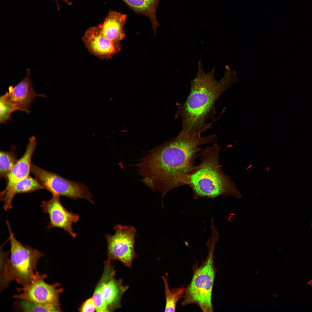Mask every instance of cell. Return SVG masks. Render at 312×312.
I'll return each mask as SVG.
<instances>
[{
    "instance_id": "cell-20",
    "label": "cell",
    "mask_w": 312,
    "mask_h": 312,
    "mask_svg": "<svg viewBox=\"0 0 312 312\" xmlns=\"http://www.w3.org/2000/svg\"><path fill=\"white\" fill-rule=\"evenodd\" d=\"M16 309L25 312H58L54 308L43 306L24 300L18 299L14 303Z\"/></svg>"
},
{
    "instance_id": "cell-21",
    "label": "cell",
    "mask_w": 312,
    "mask_h": 312,
    "mask_svg": "<svg viewBox=\"0 0 312 312\" xmlns=\"http://www.w3.org/2000/svg\"><path fill=\"white\" fill-rule=\"evenodd\" d=\"M0 123H6V121L9 120L11 114L14 111L18 110L15 105L5 101L2 96L0 98Z\"/></svg>"
},
{
    "instance_id": "cell-12",
    "label": "cell",
    "mask_w": 312,
    "mask_h": 312,
    "mask_svg": "<svg viewBox=\"0 0 312 312\" xmlns=\"http://www.w3.org/2000/svg\"><path fill=\"white\" fill-rule=\"evenodd\" d=\"M29 140L23 155L18 160L8 175L6 187L1 194L8 192L17 182L30 175L31 159L37 142L34 136L30 137Z\"/></svg>"
},
{
    "instance_id": "cell-14",
    "label": "cell",
    "mask_w": 312,
    "mask_h": 312,
    "mask_svg": "<svg viewBox=\"0 0 312 312\" xmlns=\"http://www.w3.org/2000/svg\"><path fill=\"white\" fill-rule=\"evenodd\" d=\"M43 189L45 188L40 182L29 175L17 182L8 192L0 194L3 208L6 211L12 208L13 200L16 194L31 193Z\"/></svg>"
},
{
    "instance_id": "cell-6",
    "label": "cell",
    "mask_w": 312,
    "mask_h": 312,
    "mask_svg": "<svg viewBox=\"0 0 312 312\" xmlns=\"http://www.w3.org/2000/svg\"><path fill=\"white\" fill-rule=\"evenodd\" d=\"M31 172L52 194L70 198L76 200L83 198L91 203L92 196L88 187L79 182L66 179L56 173L43 169L31 163Z\"/></svg>"
},
{
    "instance_id": "cell-5",
    "label": "cell",
    "mask_w": 312,
    "mask_h": 312,
    "mask_svg": "<svg viewBox=\"0 0 312 312\" xmlns=\"http://www.w3.org/2000/svg\"><path fill=\"white\" fill-rule=\"evenodd\" d=\"M219 235L216 228L206 244L208 252L206 259L194 269L190 283L185 289L182 305H197L203 312H212V294L216 270L214 264V253Z\"/></svg>"
},
{
    "instance_id": "cell-11",
    "label": "cell",
    "mask_w": 312,
    "mask_h": 312,
    "mask_svg": "<svg viewBox=\"0 0 312 312\" xmlns=\"http://www.w3.org/2000/svg\"><path fill=\"white\" fill-rule=\"evenodd\" d=\"M82 40L88 51L100 59L110 58L120 50L119 43L115 42L104 36L98 25L88 28Z\"/></svg>"
},
{
    "instance_id": "cell-2",
    "label": "cell",
    "mask_w": 312,
    "mask_h": 312,
    "mask_svg": "<svg viewBox=\"0 0 312 312\" xmlns=\"http://www.w3.org/2000/svg\"><path fill=\"white\" fill-rule=\"evenodd\" d=\"M222 79L217 81L214 77L215 68L205 73L200 61L198 62L195 77L191 82L190 90L187 99L178 105L176 116L182 119L181 131L185 133H203L210 129L216 113L215 105L218 98L235 81V72L227 66Z\"/></svg>"
},
{
    "instance_id": "cell-13",
    "label": "cell",
    "mask_w": 312,
    "mask_h": 312,
    "mask_svg": "<svg viewBox=\"0 0 312 312\" xmlns=\"http://www.w3.org/2000/svg\"><path fill=\"white\" fill-rule=\"evenodd\" d=\"M126 14L110 10L103 21L98 25L102 34L117 43L125 37L123 27L126 23Z\"/></svg>"
},
{
    "instance_id": "cell-24",
    "label": "cell",
    "mask_w": 312,
    "mask_h": 312,
    "mask_svg": "<svg viewBox=\"0 0 312 312\" xmlns=\"http://www.w3.org/2000/svg\"><path fill=\"white\" fill-rule=\"evenodd\" d=\"M62 0V1H65V0Z\"/></svg>"
},
{
    "instance_id": "cell-22",
    "label": "cell",
    "mask_w": 312,
    "mask_h": 312,
    "mask_svg": "<svg viewBox=\"0 0 312 312\" xmlns=\"http://www.w3.org/2000/svg\"><path fill=\"white\" fill-rule=\"evenodd\" d=\"M79 310L82 312H94L96 311L95 306L92 298H89L85 301Z\"/></svg>"
},
{
    "instance_id": "cell-15",
    "label": "cell",
    "mask_w": 312,
    "mask_h": 312,
    "mask_svg": "<svg viewBox=\"0 0 312 312\" xmlns=\"http://www.w3.org/2000/svg\"><path fill=\"white\" fill-rule=\"evenodd\" d=\"M129 287L124 285L121 279L112 277L105 283L103 290V295L109 311H113L121 307V300L124 294Z\"/></svg>"
},
{
    "instance_id": "cell-9",
    "label": "cell",
    "mask_w": 312,
    "mask_h": 312,
    "mask_svg": "<svg viewBox=\"0 0 312 312\" xmlns=\"http://www.w3.org/2000/svg\"><path fill=\"white\" fill-rule=\"evenodd\" d=\"M59 198V196L52 194L50 199L42 202L40 207L43 213L48 215L49 220L47 228L48 229L55 227L63 229L75 238L77 235L73 231L72 224L78 222L79 216L67 210Z\"/></svg>"
},
{
    "instance_id": "cell-10",
    "label": "cell",
    "mask_w": 312,
    "mask_h": 312,
    "mask_svg": "<svg viewBox=\"0 0 312 312\" xmlns=\"http://www.w3.org/2000/svg\"><path fill=\"white\" fill-rule=\"evenodd\" d=\"M30 70L27 69L25 77L14 87L10 86L8 91L2 96L7 102L16 106L18 110L30 113V106L35 98L46 97L44 94H39L34 90L31 79L29 78Z\"/></svg>"
},
{
    "instance_id": "cell-19",
    "label": "cell",
    "mask_w": 312,
    "mask_h": 312,
    "mask_svg": "<svg viewBox=\"0 0 312 312\" xmlns=\"http://www.w3.org/2000/svg\"><path fill=\"white\" fill-rule=\"evenodd\" d=\"M16 147L12 144L8 151L0 152V177L6 181L14 164L18 160Z\"/></svg>"
},
{
    "instance_id": "cell-18",
    "label": "cell",
    "mask_w": 312,
    "mask_h": 312,
    "mask_svg": "<svg viewBox=\"0 0 312 312\" xmlns=\"http://www.w3.org/2000/svg\"><path fill=\"white\" fill-rule=\"evenodd\" d=\"M168 273L166 276H163L165 287V312H175L178 301L184 296L186 288L183 287L174 288L170 289L167 280Z\"/></svg>"
},
{
    "instance_id": "cell-1",
    "label": "cell",
    "mask_w": 312,
    "mask_h": 312,
    "mask_svg": "<svg viewBox=\"0 0 312 312\" xmlns=\"http://www.w3.org/2000/svg\"><path fill=\"white\" fill-rule=\"evenodd\" d=\"M202 133L180 131L134 165L142 181L153 191L161 192L162 200L170 191L184 185L195 166L196 159L201 155L202 146L217 141L216 134L202 136Z\"/></svg>"
},
{
    "instance_id": "cell-4",
    "label": "cell",
    "mask_w": 312,
    "mask_h": 312,
    "mask_svg": "<svg viewBox=\"0 0 312 312\" xmlns=\"http://www.w3.org/2000/svg\"><path fill=\"white\" fill-rule=\"evenodd\" d=\"M10 241L11 253L2 252V270L1 274V290L6 288L9 283L15 281L23 286L31 281L35 274L38 260L44 256L38 250L28 245H23L15 237L9 222L6 220Z\"/></svg>"
},
{
    "instance_id": "cell-3",
    "label": "cell",
    "mask_w": 312,
    "mask_h": 312,
    "mask_svg": "<svg viewBox=\"0 0 312 312\" xmlns=\"http://www.w3.org/2000/svg\"><path fill=\"white\" fill-rule=\"evenodd\" d=\"M220 148L217 142L204 148L200 164L186 176L184 185L191 188L194 199L202 197L214 198L221 195L237 198L242 196L234 183L221 169L219 162Z\"/></svg>"
},
{
    "instance_id": "cell-17",
    "label": "cell",
    "mask_w": 312,
    "mask_h": 312,
    "mask_svg": "<svg viewBox=\"0 0 312 312\" xmlns=\"http://www.w3.org/2000/svg\"><path fill=\"white\" fill-rule=\"evenodd\" d=\"M115 271L114 267L107 262L103 274L98 283L93 295V300L96 312H109L107 304L104 297L103 290L106 282L111 277L114 276Z\"/></svg>"
},
{
    "instance_id": "cell-8",
    "label": "cell",
    "mask_w": 312,
    "mask_h": 312,
    "mask_svg": "<svg viewBox=\"0 0 312 312\" xmlns=\"http://www.w3.org/2000/svg\"><path fill=\"white\" fill-rule=\"evenodd\" d=\"M115 233L105 235L107 243L108 260H118L131 268L133 260L137 257L135 250L137 230L133 226L119 224L114 227Z\"/></svg>"
},
{
    "instance_id": "cell-23",
    "label": "cell",
    "mask_w": 312,
    "mask_h": 312,
    "mask_svg": "<svg viewBox=\"0 0 312 312\" xmlns=\"http://www.w3.org/2000/svg\"><path fill=\"white\" fill-rule=\"evenodd\" d=\"M311 227H312V223H311Z\"/></svg>"
},
{
    "instance_id": "cell-7",
    "label": "cell",
    "mask_w": 312,
    "mask_h": 312,
    "mask_svg": "<svg viewBox=\"0 0 312 312\" xmlns=\"http://www.w3.org/2000/svg\"><path fill=\"white\" fill-rule=\"evenodd\" d=\"M46 274H40L37 271L31 282L21 287H17L18 294H15L14 298L27 300L37 304L56 309L62 311L59 302V296L64 291L62 288H58L60 285L56 283L50 284L46 283Z\"/></svg>"
},
{
    "instance_id": "cell-16",
    "label": "cell",
    "mask_w": 312,
    "mask_h": 312,
    "mask_svg": "<svg viewBox=\"0 0 312 312\" xmlns=\"http://www.w3.org/2000/svg\"><path fill=\"white\" fill-rule=\"evenodd\" d=\"M130 9L137 14H142L148 18L155 33L159 25L156 17V12L160 0H122Z\"/></svg>"
}]
</instances>
